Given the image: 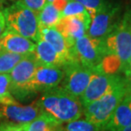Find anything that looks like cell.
Here are the masks:
<instances>
[{
  "label": "cell",
  "mask_w": 131,
  "mask_h": 131,
  "mask_svg": "<svg viewBox=\"0 0 131 131\" xmlns=\"http://www.w3.org/2000/svg\"><path fill=\"white\" fill-rule=\"evenodd\" d=\"M41 113L40 108L36 104L19 105L0 104V119L4 122L24 124L34 120Z\"/></svg>",
  "instance_id": "obj_11"
},
{
  "label": "cell",
  "mask_w": 131,
  "mask_h": 131,
  "mask_svg": "<svg viewBox=\"0 0 131 131\" xmlns=\"http://www.w3.org/2000/svg\"><path fill=\"white\" fill-rule=\"evenodd\" d=\"M126 15L128 16V19H129V27H130V31H131V10H129L126 12ZM131 71V55H130V58H129V64H128L127 67V69L125 70V72L124 73L126 74V73H129V72Z\"/></svg>",
  "instance_id": "obj_27"
},
{
  "label": "cell",
  "mask_w": 131,
  "mask_h": 131,
  "mask_svg": "<svg viewBox=\"0 0 131 131\" xmlns=\"http://www.w3.org/2000/svg\"><path fill=\"white\" fill-rule=\"evenodd\" d=\"M63 74L61 67L38 64L30 80V90L37 94L57 87L62 81Z\"/></svg>",
  "instance_id": "obj_10"
},
{
  "label": "cell",
  "mask_w": 131,
  "mask_h": 131,
  "mask_svg": "<svg viewBox=\"0 0 131 131\" xmlns=\"http://www.w3.org/2000/svg\"><path fill=\"white\" fill-rule=\"evenodd\" d=\"M53 131H63V129H59V127H58V128H56Z\"/></svg>",
  "instance_id": "obj_30"
},
{
  "label": "cell",
  "mask_w": 131,
  "mask_h": 131,
  "mask_svg": "<svg viewBox=\"0 0 131 131\" xmlns=\"http://www.w3.org/2000/svg\"><path fill=\"white\" fill-rule=\"evenodd\" d=\"M52 1H53V0H47V3H51ZM67 1H69V0H67Z\"/></svg>",
  "instance_id": "obj_31"
},
{
  "label": "cell",
  "mask_w": 131,
  "mask_h": 131,
  "mask_svg": "<svg viewBox=\"0 0 131 131\" xmlns=\"http://www.w3.org/2000/svg\"><path fill=\"white\" fill-rule=\"evenodd\" d=\"M62 69L64 74L60 86L67 92L80 98L90 82L93 69L80 62L69 63Z\"/></svg>",
  "instance_id": "obj_7"
},
{
  "label": "cell",
  "mask_w": 131,
  "mask_h": 131,
  "mask_svg": "<svg viewBox=\"0 0 131 131\" xmlns=\"http://www.w3.org/2000/svg\"><path fill=\"white\" fill-rule=\"evenodd\" d=\"M54 28L63 36L71 47H74L75 41L85 36L87 32V27L84 21L74 16L62 17Z\"/></svg>",
  "instance_id": "obj_15"
},
{
  "label": "cell",
  "mask_w": 131,
  "mask_h": 131,
  "mask_svg": "<svg viewBox=\"0 0 131 131\" xmlns=\"http://www.w3.org/2000/svg\"><path fill=\"white\" fill-rule=\"evenodd\" d=\"M128 91L129 90L124 79L123 81L104 96L85 106L83 110L85 118L97 125L102 130Z\"/></svg>",
  "instance_id": "obj_3"
},
{
  "label": "cell",
  "mask_w": 131,
  "mask_h": 131,
  "mask_svg": "<svg viewBox=\"0 0 131 131\" xmlns=\"http://www.w3.org/2000/svg\"><path fill=\"white\" fill-rule=\"evenodd\" d=\"M23 126L26 131H53L60 125L46 113H41L34 120L24 124Z\"/></svg>",
  "instance_id": "obj_19"
},
{
  "label": "cell",
  "mask_w": 131,
  "mask_h": 131,
  "mask_svg": "<svg viewBox=\"0 0 131 131\" xmlns=\"http://www.w3.org/2000/svg\"><path fill=\"white\" fill-rule=\"evenodd\" d=\"M124 79V76L118 74H108L93 70L92 76L87 87L80 97L83 107L88 105L110 91Z\"/></svg>",
  "instance_id": "obj_8"
},
{
  "label": "cell",
  "mask_w": 131,
  "mask_h": 131,
  "mask_svg": "<svg viewBox=\"0 0 131 131\" xmlns=\"http://www.w3.org/2000/svg\"><path fill=\"white\" fill-rule=\"evenodd\" d=\"M0 131H26L23 124L2 121L0 124Z\"/></svg>",
  "instance_id": "obj_25"
},
{
  "label": "cell",
  "mask_w": 131,
  "mask_h": 131,
  "mask_svg": "<svg viewBox=\"0 0 131 131\" xmlns=\"http://www.w3.org/2000/svg\"><path fill=\"white\" fill-rule=\"evenodd\" d=\"M20 1L36 13H38L47 4V0H20Z\"/></svg>",
  "instance_id": "obj_24"
},
{
  "label": "cell",
  "mask_w": 131,
  "mask_h": 131,
  "mask_svg": "<svg viewBox=\"0 0 131 131\" xmlns=\"http://www.w3.org/2000/svg\"><path fill=\"white\" fill-rule=\"evenodd\" d=\"M120 131H131V124L129 125V126L125 127L124 129H123L120 130Z\"/></svg>",
  "instance_id": "obj_29"
},
{
  "label": "cell",
  "mask_w": 131,
  "mask_h": 131,
  "mask_svg": "<svg viewBox=\"0 0 131 131\" xmlns=\"http://www.w3.org/2000/svg\"><path fill=\"white\" fill-rule=\"evenodd\" d=\"M41 39L48 42L61 56L65 59L67 63L79 62L75 55L74 47H71L63 37V36L54 27L41 28Z\"/></svg>",
  "instance_id": "obj_13"
},
{
  "label": "cell",
  "mask_w": 131,
  "mask_h": 131,
  "mask_svg": "<svg viewBox=\"0 0 131 131\" xmlns=\"http://www.w3.org/2000/svg\"><path fill=\"white\" fill-rule=\"evenodd\" d=\"M75 1L80 3L85 8V9L90 14L91 17L96 15L107 3L106 0H75Z\"/></svg>",
  "instance_id": "obj_23"
},
{
  "label": "cell",
  "mask_w": 131,
  "mask_h": 131,
  "mask_svg": "<svg viewBox=\"0 0 131 131\" xmlns=\"http://www.w3.org/2000/svg\"><path fill=\"white\" fill-rule=\"evenodd\" d=\"M74 50L78 61L90 69H94L107 54L105 38L98 39L89 37L87 34L75 41Z\"/></svg>",
  "instance_id": "obj_6"
},
{
  "label": "cell",
  "mask_w": 131,
  "mask_h": 131,
  "mask_svg": "<svg viewBox=\"0 0 131 131\" xmlns=\"http://www.w3.org/2000/svg\"><path fill=\"white\" fill-rule=\"evenodd\" d=\"M37 18L41 28H50L56 26L62 15L61 11L52 3H47L37 13Z\"/></svg>",
  "instance_id": "obj_17"
},
{
  "label": "cell",
  "mask_w": 131,
  "mask_h": 131,
  "mask_svg": "<svg viewBox=\"0 0 131 131\" xmlns=\"http://www.w3.org/2000/svg\"><path fill=\"white\" fill-rule=\"evenodd\" d=\"M131 124V92L128 91L101 131H120Z\"/></svg>",
  "instance_id": "obj_12"
},
{
  "label": "cell",
  "mask_w": 131,
  "mask_h": 131,
  "mask_svg": "<svg viewBox=\"0 0 131 131\" xmlns=\"http://www.w3.org/2000/svg\"><path fill=\"white\" fill-rule=\"evenodd\" d=\"M105 45L108 53L115 54L119 58L124 74L127 69L131 55V31L126 13L105 37Z\"/></svg>",
  "instance_id": "obj_5"
},
{
  "label": "cell",
  "mask_w": 131,
  "mask_h": 131,
  "mask_svg": "<svg viewBox=\"0 0 131 131\" xmlns=\"http://www.w3.org/2000/svg\"><path fill=\"white\" fill-rule=\"evenodd\" d=\"M18 103L10 91L9 74H0V104Z\"/></svg>",
  "instance_id": "obj_21"
},
{
  "label": "cell",
  "mask_w": 131,
  "mask_h": 131,
  "mask_svg": "<svg viewBox=\"0 0 131 131\" xmlns=\"http://www.w3.org/2000/svg\"><path fill=\"white\" fill-rule=\"evenodd\" d=\"M26 55L0 50V74H9L17 63Z\"/></svg>",
  "instance_id": "obj_20"
},
{
  "label": "cell",
  "mask_w": 131,
  "mask_h": 131,
  "mask_svg": "<svg viewBox=\"0 0 131 131\" xmlns=\"http://www.w3.org/2000/svg\"><path fill=\"white\" fill-rule=\"evenodd\" d=\"M5 27H6V20H5L4 11L0 10V37L4 33Z\"/></svg>",
  "instance_id": "obj_26"
},
{
  "label": "cell",
  "mask_w": 131,
  "mask_h": 131,
  "mask_svg": "<svg viewBox=\"0 0 131 131\" xmlns=\"http://www.w3.org/2000/svg\"><path fill=\"white\" fill-rule=\"evenodd\" d=\"M124 80H125V83H126L127 88L129 91H131V71L129 73L124 74Z\"/></svg>",
  "instance_id": "obj_28"
},
{
  "label": "cell",
  "mask_w": 131,
  "mask_h": 131,
  "mask_svg": "<svg viewBox=\"0 0 131 131\" xmlns=\"http://www.w3.org/2000/svg\"><path fill=\"white\" fill-rule=\"evenodd\" d=\"M36 42L17 33L4 30L0 37V50L27 55L35 50Z\"/></svg>",
  "instance_id": "obj_14"
},
{
  "label": "cell",
  "mask_w": 131,
  "mask_h": 131,
  "mask_svg": "<svg viewBox=\"0 0 131 131\" xmlns=\"http://www.w3.org/2000/svg\"><path fill=\"white\" fill-rule=\"evenodd\" d=\"M63 131H101V129L87 119H76L67 123Z\"/></svg>",
  "instance_id": "obj_22"
},
{
  "label": "cell",
  "mask_w": 131,
  "mask_h": 131,
  "mask_svg": "<svg viewBox=\"0 0 131 131\" xmlns=\"http://www.w3.org/2000/svg\"><path fill=\"white\" fill-rule=\"evenodd\" d=\"M37 65L32 52L25 56L9 72L10 91L16 101L24 102L35 95L30 90V83Z\"/></svg>",
  "instance_id": "obj_4"
},
{
  "label": "cell",
  "mask_w": 131,
  "mask_h": 131,
  "mask_svg": "<svg viewBox=\"0 0 131 131\" xmlns=\"http://www.w3.org/2000/svg\"><path fill=\"white\" fill-rule=\"evenodd\" d=\"M130 92H131V91H130Z\"/></svg>",
  "instance_id": "obj_32"
},
{
  "label": "cell",
  "mask_w": 131,
  "mask_h": 131,
  "mask_svg": "<svg viewBox=\"0 0 131 131\" xmlns=\"http://www.w3.org/2000/svg\"><path fill=\"white\" fill-rule=\"evenodd\" d=\"M62 17H69V16H74L81 19L84 21L85 25L87 27V30L90 26L91 17L85 8L80 3L75 0H69L65 4L64 8L61 12Z\"/></svg>",
  "instance_id": "obj_18"
},
{
  "label": "cell",
  "mask_w": 131,
  "mask_h": 131,
  "mask_svg": "<svg viewBox=\"0 0 131 131\" xmlns=\"http://www.w3.org/2000/svg\"><path fill=\"white\" fill-rule=\"evenodd\" d=\"M36 104L41 113L48 115L58 125L80 118L84 110L79 97L67 92L59 85L42 92Z\"/></svg>",
  "instance_id": "obj_1"
},
{
  "label": "cell",
  "mask_w": 131,
  "mask_h": 131,
  "mask_svg": "<svg viewBox=\"0 0 131 131\" xmlns=\"http://www.w3.org/2000/svg\"><path fill=\"white\" fill-rule=\"evenodd\" d=\"M3 11L6 20V30L17 33L34 42H37L41 39L37 13L30 9L20 0Z\"/></svg>",
  "instance_id": "obj_2"
},
{
  "label": "cell",
  "mask_w": 131,
  "mask_h": 131,
  "mask_svg": "<svg viewBox=\"0 0 131 131\" xmlns=\"http://www.w3.org/2000/svg\"><path fill=\"white\" fill-rule=\"evenodd\" d=\"M118 12V6L107 2L102 9L91 17L90 26L86 34L93 38L104 39L118 23L117 16Z\"/></svg>",
  "instance_id": "obj_9"
},
{
  "label": "cell",
  "mask_w": 131,
  "mask_h": 131,
  "mask_svg": "<svg viewBox=\"0 0 131 131\" xmlns=\"http://www.w3.org/2000/svg\"><path fill=\"white\" fill-rule=\"evenodd\" d=\"M33 54L38 64L58 66L61 68L67 64L64 58L43 39H40L37 42H36V47Z\"/></svg>",
  "instance_id": "obj_16"
}]
</instances>
